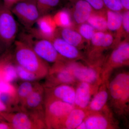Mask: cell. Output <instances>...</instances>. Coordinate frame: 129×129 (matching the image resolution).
<instances>
[{"mask_svg":"<svg viewBox=\"0 0 129 129\" xmlns=\"http://www.w3.org/2000/svg\"><path fill=\"white\" fill-rule=\"evenodd\" d=\"M108 87L111 110L119 117L127 118L129 111V72H120L109 79Z\"/></svg>","mask_w":129,"mask_h":129,"instance_id":"cell-1","label":"cell"},{"mask_svg":"<svg viewBox=\"0 0 129 129\" xmlns=\"http://www.w3.org/2000/svg\"><path fill=\"white\" fill-rule=\"evenodd\" d=\"M14 58L16 64L35 74L39 79L46 77L50 67L28 44L20 40L14 41Z\"/></svg>","mask_w":129,"mask_h":129,"instance_id":"cell-2","label":"cell"},{"mask_svg":"<svg viewBox=\"0 0 129 129\" xmlns=\"http://www.w3.org/2000/svg\"><path fill=\"white\" fill-rule=\"evenodd\" d=\"M44 105L45 121L47 128L57 129L74 106L60 100L45 97Z\"/></svg>","mask_w":129,"mask_h":129,"instance_id":"cell-3","label":"cell"},{"mask_svg":"<svg viewBox=\"0 0 129 129\" xmlns=\"http://www.w3.org/2000/svg\"><path fill=\"white\" fill-rule=\"evenodd\" d=\"M129 62V42L124 41L118 44L103 63L101 72L102 82L108 81L114 70L128 66Z\"/></svg>","mask_w":129,"mask_h":129,"instance_id":"cell-4","label":"cell"},{"mask_svg":"<svg viewBox=\"0 0 129 129\" xmlns=\"http://www.w3.org/2000/svg\"><path fill=\"white\" fill-rule=\"evenodd\" d=\"M17 111L0 113L5 120L11 124L13 129L47 128L44 119L20 109Z\"/></svg>","mask_w":129,"mask_h":129,"instance_id":"cell-5","label":"cell"},{"mask_svg":"<svg viewBox=\"0 0 129 129\" xmlns=\"http://www.w3.org/2000/svg\"><path fill=\"white\" fill-rule=\"evenodd\" d=\"M118 128V123L114 117L112 111L108 107L101 112H88L85 118L76 129H113Z\"/></svg>","mask_w":129,"mask_h":129,"instance_id":"cell-6","label":"cell"},{"mask_svg":"<svg viewBox=\"0 0 129 129\" xmlns=\"http://www.w3.org/2000/svg\"><path fill=\"white\" fill-rule=\"evenodd\" d=\"M65 63L78 82H85L97 86H99L102 83L101 76V67L85 66L79 63L68 60L65 61Z\"/></svg>","mask_w":129,"mask_h":129,"instance_id":"cell-7","label":"cell"},{"mask_svg":"<svg viewBox=\"0 0 129 129\" xmlns=\"http://www.w3.org/2000/svg\"><path fill=\"white\" fill-rule=\"evenodd\" d=\"M18 26L11 9L0 3V40L7 48L14 42Z\"/></svg>","mask_w":129,"mask_h":129,"instance_id":"cell-8","label":"cell"},{"mask_svg":"<svg viewBox=\"0 0 129 129\" xmlns=\"http://www.w3.org/2000/svg\"><path fill=\"white\" fill-rule=\"evenodd\" d=\"M35 38L36 39L34 40L31 35H24L21 40L28 44L41 58L47 62L55 63L65 59L58 54L50 41Z\"/></svg>","mask_w":129,"mask_h":129,"instance_id":"cell-9","label":"cell"},{"mask_svg":"<svg viewBox=\"0 0 129 129\" xmlns=\"http://www.w3.org/2000/svg\"><path fill=\"white\" fill-rule=\"evenodd\" d=\"M65 61L55 63L50 68L44 88H52L62 84L76 85L78 82L67 68Z\"/></svg>","mask_w":129,"mask_h":129,"instance_id":"cell-10","label":"cell"},{"mask_svg":"<svg viewBox=\"0 0 129 129\" xmlns=\"http://www.w3.org/2000/svg\"><path fill=\"white\" fill-rule=\"evenodd\" d=\"M11 10L21 23L29 29L41 16L35 0H23L14 5Z\"/></svg>","mask_w":129,"mask_h":129,"instance_id":"cell-11","label":"cell"},{"mask_svg":"<svg viewBox=\"0 0 129 129\" xmlns=\"http://www.w3.org/2000/svg\"><path fill=\"white\" fill-rule=\"evenodd\" d=\"M44 88L38 83L34 90L26 98L19 109L29 113L44 116Z\"/></svg>","mask_w":129,"mask_h":129,"instance_id":"cell-12","label":"cell"},{"mask_svg":"<svg viewBox=\"0 0 129 129\" xmlns=\"http://www.w3.org/2000/svg\"><path fill=\"white\" fill-rule=\"evenodd\" d=\"M36 23L37 29H30L34 37L50 40L56 36L57 26L52 16L48 14L40 16Z\"/></svg>","mask_w":129,"mask_h":129,"instance_id":"cell-13","label":"cell"},{"mask_svg":"<svg viewBox=\"0 0 129 129\" xmlns=\"http://www.w3.org/2000/svg\"><path fill=\"white\" fill-rule=\"evenodd\" d=\"M75 88V107L86 109L99 86L91 85L89 83L79 82Z\"/></svg>","mask_w":129,"mask_h":129,"instance_id":"cell-14","label":"cell"},{"mask_svg":"<svg viewBox=\"0 0 129 129\" xmlns=\"http://www.w3.org/2000/svg\"><path fill=\"white\" fill-rule=\"evenodd\" d=\"M45 88V97L57 99L74 106L75 88L73 86L62 84Z\"/></svg>","mask_w":129,"mask_h":129,"instance_id":"cell-15","label":"cell"},{"mask_svg":"<svg viewBox=\"0 0 129 129\" xmlns=\"http://www.w3.org/2000/svg\"><path fill=\"white\" fill-rule=\"evenodd\" d=\"M50 41L58 54L65 60L74 61L83 58V55L78 48L69 44L60 37L56 36Z\"/></svg>","mask_w":129,"mask_h":129,"instance_id":"cell-16","label":"cell"},{"mask_svg":"<svg viewBox=\"0 0 129 129\" xmlns=\"http://www.w3.org/2000/svg\"><path fill=\"white\" fill-rule=\"evenodd\" d=\"M108 82H103L99 86L85 110L89 112L104 111L109 107L107 105L109 99Z\"/></svg>","mask_w":129,"mask_h":129,"instance_id":"cell-17","label":"cell"},{"mask_svg":"<svg viewBox=\"0 0 129 129\" xmlns=\"http://www.w3.org/2000/svg\"><path fill=\"white\" fill-rule=\"evenodd\" d=\"M88 113L85 109L75 107L63 120L57 129H76L83 122Z\"/></svg>","mask_w":129,"mask_h":129,"instance_id":"cell-18","label":"cell"},{"mask_svg":"<svg viewBox=\"0 0 129 129\" xmlns=\"http://www.w3.org/2000/svg\"><path fill=\"white\" fill-rule=\"evenodd\" d=\"M74 1V5L73 11V18L77 24L86 22L94 10L85 0H71Z\"/></svg>","mask_w":129,"mask_h":129,"instance_id":"cell-19","label":"cell"},{"mask_svg":"<svg viewBox=\"0 0 129 129\" xmlns=\"http://www.w3.org/2000/svg\"><path fill=\"white\" fill-rule=\"evenodd\" d=\"M56 36L60 37L69 44L78 48L82 46L83 38L78 32L71 28H60L57 29Z\"/></svg>","mask_w":129,"mask_h":129,"instance_id":"cell-20","label":"cell"},{"mask_svg":"<svg viewBox=\"0 0 129 129\" xmlns=\"http://www.w3.org/2000/svg\"><path fill=\"white\" fill-rule=\"evenodd\" d=\"M106 15L107 29L111 32H117L119 36L122 28V14L120 12L107 9Z\"/></svg>","mask_w":129,"mask_h":129,"instance_id":"cell-21","label":"cell"},{"mask_svg":"<svg viewBox=\"0 0 129 129\" xmlns=\"http://www.w3.org/2000/svg\"><path fill=\"white\" fill-rule=\"evenodd\" d=\"M106 11H97L94 10L86 22L95 30L106 32L107 30Z\"/></svg>","mask_w":129,"mask_h":129,"instance_id":"cell-22","label":"cell"},{"mask_svg":"<svg viewBox=\"0 0 129 129\" xmlns=\"http://www.w3.org/2000/svg\"><path fill=\"white\" fill-rule=\"evenodd\" d=\"M11 58L12 56L10 55L3 66L0 73V80L11 83L18 78L15 65L11 62Z\"/></svg>","mask_w":129,"mask_h":129,"instance_id":"cell-23","label":"cell"},{"mask_svg":"<svg viewBox=\"0 0 129 129\" xmlns=\"http://www.w3.org/2000/svg\"><path fill=\"white\" fill-rule=\"evenodd\" d=\"M33 81H25L21 83L17 89L16 98L18 106L23 104L26 98L35 89L38 83Z\"/></svg>","mask_w":129,"mask_h":129,"instance_id":"cell-24","label":"cell"},{"mask_svg":"<svg viewBox=\"0 0 129 129\" xmlns=\"http://www.w3.org/2000/svg\"><path fill=\"white\" fill-rule=\"evenodd\" d=\"M53 17L57 27L60 28H72L73 25L72 19L67 9H63L59 11Z\"/></svg>","mask_w":129,"mask_h":129,"instance_id":"cell-25","label":"cell"},{"mask_svg":"<svg viewBox=\"0 0 129 129\" xmlns=\"http://www.w3.org/2000/svg\"><path fill=\"white\" fill-rule=\"evenodd\" d=\"M41 16L48 14L59 5L60 0H35Z\"/></svg>","mask_w":129,"mask_h":129,"instance_id":"cell-26","label":"cell"},{"mask_svg":"<svg viewBox=\"0 0 129 129\" xmlns=\"http://www.w3.org/2000/svg\"><path fill=\"white\" fill-rule=\"evenodd\" d=\"M15 67L18 77L25 81H34L39 79L34 73L27 70L18 64H16Z\"/></svg>","mask_w":129,"mask_h":129,"instance_id":"cell-27","label":"cell"},{"mask_svg":"<svg viewBox=\"0 0 129 129\" xmlns=\"http://www.w3.org/2000/svg\"><path fill=\"white\" fill-rule=\"evenodd\" d=\"M95 30L91 25L87 22L80 24L78 32L83 39L86 40L90 41L95 32Z\"/></svg>","mask_w":129,"mask_h":129,"instance_id":"cell-28","label":"cell"},{"mask_svg":"<svg viewBox=\"0 0 129 129\" xmlns=\"http://www.w3.org/2000/svg\"><path fill=\"white\" fill-rule=\"evenodd\" d=\"M107 9L120 12L123 10L120 0H103Z\"/></svg>","mask_w":129,"mask_h":129,"instance_id":"cell-29","label":"cell"},{"mask_svg":"<svg viewBox=\"0 0 129 129\" xmlns=\"http://www.w3.org/2000/svg\"><path fill=\"white\" fill-rule=\"evenodd\" d=\"M0 92L6 93L16 97L17 89L11 83L0 80Z\"/></svg>","mask_w":129,"mask_h":129,"instance_id":"cell-30","label":"cell"},{"mask_svg":"<svg viewBox=\"0 0 129 129\" xmlns=\"http://www.w3.org/2000/svg\"><path fill=\"white\" fill-rule=\"evenodd\" d=\"M71 1V0H70ZM88 3L93 9L97 11H104L107 10L103 0H85Z\"/></svg>","mask_w":129,"mask_h":129,"instance_id":"cell-31","label":"cell"},{"mask_svg":"<svg viewBox=\"0 0 129 129\" xmlns=\"http://www.w3.org/2000/svg\"><path fill=\"white\" fill-rule=\"evenodd\" d=\"M122 14V29L127 35L129 33V11H125Z\"/></svg>","mask_w":129,"mask_h":129,"instance_id":"cell-32","label":"cell"},{"mask_svg":"<svg viewBox=\"0 0 129 129\" xmlns=\"http://www.w3.org/2000/svg\"><path fill=\"white\" fill-rule=\"evenodd\" d=\"M3 3L6 7L11 9L14 5L23 0H2Z\"/></svg>","mask_w":129,"mask_h":129,"instance_id":"cell-33","label":"cell"},{"mask_svg":"<svg viewBox=\"0 0 129 129\" xmlns=\"http://www.w3.org/2000/svg\"><path fill=\"white\" fill-rule=\"evenodd\" d=\"M1 92H0V96ZM11 112V109L6 104H4L0 98V113L9 112Z\"/></svg>","mask_w":129,"mask_h":129,"instance_id":"cell-34","label":"cell"},{"mask_svg":"<svg viewBox=\"0 0 129 129\" xmlns=\"http://www.w3.org/2000/svg\"><path fill=\"white\" fill-rule=\"evenodd\" d=\"M13 129L11 124L9 122H0V129Z\"/></svg>","mask_w":129,"mask_h":129,"instance_id":"cell-35","label":"cell"},{"mask_svg":"<svg viewBox=\"0 0 129 129\" xmlns=\"http://www.w3.org/2000/svg\"><path fill=\"white\" fill-rule=\"evenodd\" d=\"M8 56H9V54H7V53H5L0 59V73H1L3 66L7 60Z\"/></svg>","mask_w":129,"mask_h":129,"instance_id":"cell-36","label":"cell"},{"mask_svg":"<svg viewBox=\"0 0 129 129\" xmlns=\"http://www.w3.org/2000/svg\"><path fill=\"white\" fill-rule=\"evenodd\" d=\"M8 48L6 47L0 40V59L5 54V52L6 51V50Z\"/></svg>","mask_w":129,"mask_h":129,"instance_id":"cell-37","label":"cell"},{"mask_svg":"<svg viewBox=\"0 0 129 129\" xmlns=\"http://www.w3.org/2000/svg\"><path fill=\"white\" fill-rule=\"evenodd\" d=\"M123 10L125 11L129 10V0H120Z\"/></svg>","mask_w":129,"mask_h":129,"instance_id":"cell-38","label":"cell"},{"mask_svg":"<svg viewBox=\"0 0 129 129\" xmlns=\"http://www.w3.org/2000/svg\"><path fill=\"white\" fill-rule=\"evenodd\" d=\"M5 120H6L0 114V122H3Z\"/></svg>","mask_w":129,"mask_h":129,"instance_id":"cell-39","label":"cell"},{"mask_svg":"<svg viewBox=\"0 0 129 129\" xmlns=\"http://www.w3.org/2000/svg\"><path fill=\"white\" fill-rule=\"evenodd\" d=\"M0 1H1V0H0Z\"/></svg>","mask_w":129,"mask_h":129,"instance_id":"cell-40","label":"cell"}]
</instances>
